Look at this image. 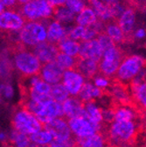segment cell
Returning <instances> with one entry per match:
<instances>
[{
    "mask_svg": "<svg viewBox=\"0 0 146 147\" xmlns=\"http://www.w3.org/2000/svg\"><path fill=\"white\" fill-rule=\"evenodd\" d=\"M142 126V122L137 121H114L109 126L104 125L99 132L104 136L108 147H128L137 141Z\"/></svg>",
    "mask_w": 146,
    "mask_h": 147,
    "instance_id": "1",
    "label": "cell"
},
{
    "mask_svg": "<svg viewBox=\"0 0 146 147\" xmlns=\"http://www.w3.org/2000/svg\"><path fill=\"white\" fill-rule=\"evenodd\" d=\"M14 63L22 76H37L40 74L42 64L27 47H22L12 53Z\"/></svg>",
    "mask_w": 146,
    "mask_h": 147,
    "instance_id": "2",
    "label": "cell"
},
{
    "mask_svg": "<svg viewBox=\"0 0 146 147\" xmlns=\"http://www.w3.org/2000/svg\"><path fill=\"white\" fill-rule=\"evenodd\" d=\"M144 58L138 55H126L121 61L114 78L119 82L129 86L130 82L144 69Z\"/></svg>",
    "mask_w": 146,
    "mask_h": 147,
    "instance_id": "3",
    "label": "cell"
},
{
    "mask_svg": "<svg viewBox=\"0 0 146 147\" xmlns=\"http://www.w3.org/2000/svg\"><path fill=\"white\" fill-rule=\"evenodd\" d=\"M11 123L14 130L26 135H32L43 129V124L33 114L19 106L13 113Z\"/></svg>",
    "mask_w": 146,
    "mask_h": 147,
    "instance_id": "4",
    "label": "cell"
},
{
    "mask_svg": "<svg viewBox=\"0 0 146 147\" xmlns=\"http://www.w3.org/2000/svg\"><path fill=\"white\" fill-rule=\"evenodd\" d=\"M19 38L20 42L30 50L39 43L46 40V27L42 20L28 22L20 31Z\"/></svg>",
    "mask_w": 146,
    "mask_h": 147,
    "instance_id": "5",
    "label": "cell"
},
{
    "mask_svg": "<svg viewBox=\"0 0 146 147\" xmlns=\"http://www.w3.org/2000/svg\"><path fill=\"white\" fill-rule=\"evenodd\" d=\"M67 124L73 135L77 138L89 137L100 131V128L91 121L86 114L83 117L68 119Z\"/></svg>",
    "mask_w": 146,
    "mask_h": 147,
    "instance_id": "6",
    "label": "cell"
},
{
    "mask_svg": "<svg viewBox=\"0 0 146 147\" xmlns=\"http://www.w3.org/2000/svg\"><path fill=\"white\" fill-rule=\"evenodd\" d=\"M43 129L52 134L53 140L67 142L75 138V136L70 131L67 122L63 117L54 118L49 123L43 124Z\"/></svg>",
    "mask_w": 146,
    "mask_h": 147,
    "instance_id": "7",
    "label": "cell"
},
{
    "mask_svg": "<svg viewBox=\"0 0 146 147\" xmlns=\"http://www.w3.org/2000/svg\"><path fill=\"white\" fill-rule=\"evenodd\" d=\"M25 24V20L17 11H7L0 14V31L4 33L20 31Z\"/></svg>",
    "mask_w": 146,
    "mask_h": 147,
    "instance_id": "8",
    "label": "cell"
},
{
    "mask_svg": "<svg viewBox=\"0 0 146 147\" xmlns=\"http://www.w3.org/2000/svg\"><path fill=\"white\" fill-rule=\"evenodd\" d=\"M61 81L69 96H77L85 82V78L75 69H70L63 72Z\"/></svg>",
    "mask_w": 146,
    "mask_h": 147,
    "instance_id": "9",
    "label": "cell"
},
{
    "mask_svg": "<svg viewBox=\"0 0 146 147\" xmlns=\"http://www.w3.org/2000/svg\"><path fill=\"white\" fill-rule=\"evenodd\" d=\"M30 51L33 53V54L39 59L41 64L54 61L59 53L57 46L55 44L48 42L47 40L39 43L35 47H32Z\"/></svg>",
    "mask_w": 146,
    "mask_h": 147,
    "instance_id": "10",
    "label": "cell"
},
{
    "mask_svg": "<svg viewBox=\"0 0 146 147\" xmlns=\"http://www.w3.org/2000/svg\"><path fill=\"white\" fill-rule=\"evenodd\" d=\"M135 10L131 7H127L117 20V24L125 36L126 44L132 43L134 41L135 35L133 33V27L135 23Z\"/></svg>",
    "mask_w": 146,
    "mask_h": 147,
    "instance_id": "11",
    "label": "cell"
},
{
    "mask_svg": "<svg viewBox=\"0 0 146 147\" xmlns=\"http://www.w3.org/2000/svg\"><path fill=\"white\" fill-rule=\"evenodd\" d=\"M103 50L98 40L95 38L87 41L80 42V50L77 56L83 59H90L99 62L102 57Z\"/></svg>",
    "mask_w": 146,
    "mask_h": 147,
    "instance_id": "12",
    "label": "cell"
},
{
    "mask_svg": "<svg viewBox=\"0 0 146 147\" xmlns=\"http://www.w3.org/2000/svg\"><path fill=\"white\" fill-rule=\"evenodd\" d=\"M63 72L64 71L54 61L49 63L43 64L39 76L46 83L50 85H54L61 82Z\"/></svg>",
    "mask_w": 146,
    "mask_h": 147,
    "instance_id": "13",
    "label": "cell"
},
{
    "mask_svg": "<svg viewBox=\"0 0 146 147\" xmlns=\"http://www.w3.org/2000/svg\"><path fill=\"white\" fill-rule=\"evenodd\" d=\"M63 117L64 114L62 109V104L53 100H51L44 103L42 111L40 115L37 117V118L42 124H46L54 118Z\"/></svg>",
    "mask_w": 146,
    "mask_h": 147,
    "instance_id": "14",
    "label": "cell"
},
{
    "mask_svg": "<svg viewBox=\"0 0 146 147\" xmlns=\"http://www.w3.org/2000/svg\"><path fill=\"white\" fill-rule=\"evenodd\" d=\"M105 96H109L108 89H102L96 87L92 82H85L81 87L77 97L82 102L95 101L98 98H102Z\"/></svg>",
    "mask_w": 146,
    "mask_h": 147,
    "instance_id": "15",
    "label": "cell"
},
{
    "mask_svg": "<svg viewBox=\"0 0 146 147\" xmlns=\"http://www.w3.org/2000/svg\"><path fill=\"white\" fill-rule=\"evenodd\" d=\"M61 104L64 117L67 119L83 117L85 115L83 102L77 96H70Z\"/></svg>",
    "mask_w": 146,
    "mask_h": 147,
    "instance_id": "16",
    "label": "cell"
},
{
    "mask_svg": "<svg viewBox=\"0 0 146 147\" xmlns=\"http://www.w3.org/2000/svg\"><path fill=\"white\" fill-rule=\"evenodd\" d=\"M77 62L75 66V70L78 71L81 75L88 80L93 79L98 74V62L90 60L83 59L76 56Z\"/></svg>",
    "mask_w": 146,
    "mask_h": 147,
    "instance_id": "17",
    "label": "cell"
},
{
    "mask_svg": "<svg viewBox=\"0 0 146 147\" xmlns=\"http://www.w3.org/2000/svg\"><path fill=\"white\" fill-rule=\"evenodd\" d=\"M104 23V31L108 34V36L110 38L116 45H120V44H126V39L125 36L120 28V26L117 24V20H108Z\"/></svg>",
    "mask_w": 146,
    "mask_h": 147,
    "instance_id": "18",
    "label": "cell"
},
{
    "mask_svg": "<svg viewBox=\"0 0 146 147\" xmlns=\"http://www.w3.org/2000/svg\"><path fill=\"white\" fill-rule=\"evenodd\" d=\"M75 147H108L106 139L101 132L86 138L75 137Z\"/></svg>",
    "mask_w": 146,
    "mask_h": 147,
    "instance_id": "19",
    "label": "cell"
},
{
    "mask_svg": "<svg viewBox=\"0 0 146 147\" xmlns=\"http://www.w3.org/2000/svg\"><path fill=\"white\" fill-rule=\"evenodd\" d=\"M83 109L86 116L100 128L101 131L104 125L102 121V109L97 107L95 101H88L83 102Z\"/></svg>",
    "mask_w": 146,
    "mask_h": 147,
    "instance_id": "20",
    "label": "cell"
},
{
    "mask_svg": "<svg viewBox=\"0 0 146 147\" xmlns=\"http://www.w3.org/2000/svg\"><path fill=\"white\" fill-rule=\"evenodd\" d=\"M66 38L65 28L58 21H53L48 25L46 30V40L50 43L57 45L61 40Z\"/></svg>",
    "mask_w": 146,
    "mask_h": 147,
    "instance_id": "21",
    "label": "cell"
},
{
    "mask_svg": "<svg viewBox=\"0 0 146 147\" xmlns=\"http://www.w3.org/2000/svg\"><path fill=\"white\" fill-rule=\"evenodd\" d=\"M56 46L60 53H65L67 55H69V56L76 57L79 53L80 43L78 41L70 39H63Z\"/></svg>",
    "mask_w": 146,
    "mask_h": 147,
    "instance_id": "22",
    "label": "cell"
},
{
    "mask_svg": "<svg viewBox=\"0 0 146 147\" xmlns=\"http://www.w3.org/2000/svg\"><path fill=\"white\" fill-rule=\"evenodd\" d=\"M75 21L77 26L87 27L96 24L97 21V17L93 9L89 7H85L76 17Z\"/></svg>",
    "mask_w": 146,
    "mask_h": 147,
    "instance_id": "23",
    "label": "cell"
},
{
    "mask_svg": "<svg viewBox=\"0 0 146 147\" xmlns=\"http://www.w3.org/2000/svg\"><path fill=\"white\" fill-rule=\"evenodd\" d=\"M52 17L55 18L56 21L61 23L73 22L75 20V13L71 11L65 5L60 6H53Z\"/></svg>",
    "mask_w": 146,
    "mask_h": 147,
    "instance_id": "24",
    "label": "cell"
},
{
    "mask_svg": "<svg viewBox=\"0 0 146 147\" xmlns=\"http://www.w3.org/2000/svg\"><path fill=\"white\" fill-rule=\"evenodd\" d=\"M32 142L28 135L13 131L6 143L7 147H29Z\"/></svg>",
    "mask_w": 146,
    "mask_h": 147,
    "instance_id": "25",
    "label": "cell"
},
{
    "mask_svg": "<svg viewBox=\"0 0 146 147\" xmlns=\"http://www.w3.org/2000/svg\"><path fill=\"white\" fill-rule=\"evenodd\" d=\"M51 97L53 101L62 103L69 97V94L61 82L51 85Z\"/></svg>",
    "mask_w": 146,
    "mask_h": 147,
    "instance_id": "26",
    "label": "cell"
},
{
    "mask_svg": "<svg viewBox=\"0 0 146 147\" xmlns=\"http://www.w3.org/2000/svg\"><path fill=\"white\" fill-rule=\"evenodd\" d=\"M55 61L60 66V67L63 71H65V70H70V69H75L77 58L69 56V55H67L65 53L59 52L58 55L56 56Z\"/></svg>",
    "mask_w": 146,
    "mask_h": 147,
    "instance_id": "27",
    "label": "cell"
},
{
    "mask_svg": "<svg viewBox=\"0 0 146 147\" xmlns=\"http://www.w3.org/2000/svg\"><path fill=\"white\" fill-rule=\"evenodd\" d=\"M30 139L32 143L36 144L48 145L52 142L53 138L48 131L45 130V129H42L40 131L36 132L34 134H32L30 136Z\"/></svg>",
    "mask_w": 146,
    "mask_h": 147,
    "instance_id": "28",
    "label": "cell"
},
{
    "mask_svg": "<svg viewBox=\"0 0 146 147\" xmlns=\"http://www.w3.org/2000/svg\"><path fill=\"white\" fill-rule=\"evenodd\" d=\"M96 39L98 40L99 44L101 45L103 52L109 49V48H111L115 46H117L114 43V41L109 38V37L108 36V34L105 32L104 29L102 31H101L100 32H98V34L96 35Z\"/></svg>",
    "mask_w": 146,
    "mask_h": 147,
    "instance_id": "29",
    "label": "cell"
},
{
    "mask_svg": "<svg viewBox=\"0 0 146 147\" xmlns=\"http://www.w3.org/2000/svg\"><path fill=\"white\" fill-rule=\"evenodd\" d=\"M65 5L74 13H80L86 7L83 0H66Z\"/></svg>",
    "mask_w": 146,
    "mask_h": 147,
    "instance_id": "30",
    "label": "cell"
},
{
    "mask_svg": "<svg viewBox=\"0 0 146 147\" xmlns=\"http://www.w3.org/2000/svg\"><path fill=\"white\" fill-rule=\"evenodd\" d=\"M94 81V85L99 88H102V89H108L111 85V79H108L99 74L92 79Z\"/></svg>",
    "mask_w": 146,
    "mask_h": 147,
    "instance_id": "31",
    "label": "cell"
},
{
    "mask_svg": "<svg viewBox=\"0 0 146 147\" xmlns=\"http://www.w3.org/2000/svg\"><path fill=\"white\" fill-rule=\"evenodd\" d=\"M0 4H1L5 8H8L9 11H19L20 7L21 6L19 3L17 2V0H0Z\"/></svg>",
    "mask_w": 146,
    "mask_h": 147,
    "instance_id": "32",
    "label": "cell"
},
{
    "mask_svg": "<svg viewBox=\"0 0 146 147\" xmlns=\"http://www.w3.org/2000/svg\"><path fill=\"white\" fill-rule=\"evenodd\" d=\"M49 147H75V137L74 139L67 142L52 140V142L49 144Z\"/></svg>",
    "mask_w": 146,
    "mask_h": 147,
    "instance_id": "33",
    "label": "cell"
},
{
    "mask_svg": "<svg viewBox=\"0 0 146 147\" xmlns=\"http://www.w3.org/2000/svg\"><path fill=\"white\" fill-rule=\"evenodd\" d=\"M0 90L2 91V93L6 97H11L12 95V89H11V86H9V85H2L0 87Z\"/></svg>",
    "mask_w": 146,
    "mask_h": 147,
    "instance_id": "34",
    "label": "cell"
},
{
    "mask_svg": "<svg viewBox=\"0 0 146 147\" xmlns=\"http://www.w3.org/2000/svg\"><path fill=\"white\" fill-rule=\"evenodd\" d=\"M50 4L53 6H60V5H64L66 3V0H48Z\"/></svg>",
    "mask_w": 146,
    "mask_h": 147,
    "instance_id": "35",
    "label": "cell"
},
{
    "mask_svg": "<svg viewBox=\"0 0 146 147\" xmlns=\"http://www.w3.org/2000/svg\"><path fill=\"white\" fill-rule=\"evenodd\" d=\"M144 34H145L144 30L143 29H139V30L137 31V32L134 35H135V38H136V37H137V38H142V37L144 36Z\"/></svg>",
    "mask_w": 146,
    "mask_h": 147,
    "instance_id": "36",
    "label": "cell"
},
{
    "mask_svg": "<svg viewBox=\"0 0 146 147\" xmlns=\"http://www.w3.org/2000/svg\"><path fill=\"white\" fill-rule=\"evenodd\" d=\"M29 1H31V0H17V2L19 3L20 5H23L26 4V3L29 2Z\"/></svg>",
    "mask_w": 146,
    "mask_h": 147,
    "instance_id": "37",
    "label": "cell"
},
{
    "mask_svg": "<svg viewBox=\"0 0 146 147\" xmlns=\"http://www.w3.org/2000/svg\"><path fill=\"white\" fill-rule=\"evenodd\" d=\"M4 11H5V7H4L1 4H0V14L3 13Z\"/></svg>",
    "mask_w": 146,
    "mask_h": 147,
    "instance_id": "38",
    "label": "cell"
},
{
    "mask_svg": "<svg viewBox=\"0 0 146 147\" xmlns=\"http://www.w3.org/2000/svg\"><path fill=\"white\" fill-rule=\"evenodd\" d=\"M5 135L4 133H0V140H5Z\"/></svg>",
    "mask_w": 146,
    "mask_h": 147,
    "instance_id": "39",
    "label": "cell"
},
{
    "mask_svg": "<svg viewBox=\"0 0 146 147\" xmlns=\"http://www.w3.org/2000/svg\"><path fill=\"white\" fill-rule=\"evenodd\" d=\"M0 101H1V98H0Z\"/></svg>",
    "mask_w": 146,
    "mask_h": 147,
    "instance_id": "40",
    "label": "cell"
}]
</instances>
